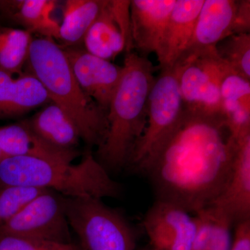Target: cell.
<instances>
[{"mask_svg": "<svg viewBox=\"0 0 250 250\" xmlns=\"http://www.w3.org/2000/svg\"><path fill=\"white\" fill-rule=\"evenodd\" d=\"M237 146L223 116L185 111L144 172L156 200L195 215L208 208L228 185Z\"/></svg>", "mask_w": 250, "mask_h": 250, "instance_id": "obj_1", "label": "cell"}, {"mask_svg": "<svg viewBox=\"0 0 250 250\" xmlns=\"http://www.w3.org/2000/svg\"><path fill=\"white\" fill-rule=\"evenodd\" d=\"M154 67L147 57L126 52L123 73L107 113L108 132L95 159L108 173L128 166L147 121Z\"/></svg>", "mask_w": 250, "mask_h": 250, "instance_id": "obj_2", "label": "cell"}, {"mask_svg": "<svg viewBox=\"0 0 250 250\" xmlns=\"http://www.w3.org/2000/svg\"><path fill=\"white\" fill-rule=\"evenodd\" d=\"M25 65L26 72L41 82L49 100L71 120L81 141L90 147H101L108 132V112L82 89L62 46L47 38L33 39Z\"/></svg>", "mask_w": 250, "mask_h": 250, "instance_id": "obj_3", "label": "cell"}, {"mask_svg": "<svg viewBox=\"0 0 250 250\" xmlns=\"http://www.w3.org/2000/svg\"><path fill=\"white\" fill-rule=\"evenodd\" d=\"M4 186L39 188L64 197L102 200L118 198L123 190L90 151L75 165L27 156L5 158L0 163V187Z\"/></svg>", "mask_w": 250, "mask_h": 250, "instance_id": "obj_4", "label": "cell"}, {"mask_svg": "<svg viewBox=\"0 0 250 250\" xmlns=\"http://www.w3.org/2000/svg\"><path fill=\"white\" fill-rule=\"evenodd\" d=\"M180 62L162 69L155 78L148 98L147 121L128 166L144 173L161 148L172 135L184 114L179 88Z\"/></svg>", "mask_w": 250, "mask_h": 250, "instance_id": "obj_5", "label": "cell"}, {"mask_svg": "<svg viewBox=\"0 0 250 250\" xmlns=\"http://www.w3.org/2000/svg\"><path fill=\"white\" fill-rule=\"evenodd\" d=\"M69 226L83 250H135L137 232L124 215L95 197L63 196Z\"/></svg>", "mask_w": 250, "mask_h": 250, "instance_id": "obj_6", "label": "cell"}, {"mask_svg": "<svg viewBox=\"0 0 250 250\" xmlns=\"http://www.w3.org/2000/svg\"><path fill=\"white\" fill-rule=\"evenodd\" d=\"M178 61L182 64L179 83L184 110L202 116H223L220 88L223 79L232 70L216 49Z\"/></svg>", "mask_w": 250, "mask_h": 250, "instance_id": "obj_7", "label": "cell"}, {"mask_svg": "<svg viewBox=\"0 0 250 250\" xmlns=\"http://www.w3.org/2000/svg\"><path fill=\"white\" fill-rule=\"evenodd\" d=\"M63 196L48 190L0 227V238L18 237L62 243H72Z\"/></svg>", "mask_w": 250, "mask_h": 250, "instance_id": "obj_8", "label": "cell"}, {"mask_svg": "<svg viewBox=\"0 0 250 250\" xmlns=\"http://www.w3.org/2000/svg\"><path fill=\"white\" fill-rule=\"evenodd\" d=\"M143 228L154 250H191L197 220L178 206L156 200L145 215Z\"/></svg>", "mask_w": 250, "mask_h": 250, "instance_id": "obj_9", "label": "cell"}, {"mask_svg": "<svg viewBox=\"0 0 250 250\" xmlns=\"http://www.w3.org/2000/svg\"><path fill=\"white\" fill-rule=\"evenodd\" d=\"M62 49L82 89L100 108L108 112L123 76V66L95 57L85 49Z\"/></svg>", "mask_w": 250, "mask_h": 250, "instance_id": "obj_10", "label": "cell"}, {"mask_svg": "<svg viewBox=\"0 0 250 250\" xmlns=\"http://www.w3.org/2000/svg\"><path fill=\"white\" fill-rule=\"evenodd\" d=\"M207 208L229 219L233 225L250 219V134L238 140L228 185Z\"/></svg>", "mask_w": 250, "mask_h": 250, "instance_id": "obj_11", "label": "cell"}, {"mask_svg": "<svg viewBox=\"0 0 250 250\" xmlns=\"http://www.w3.org/2000/svg\"><path fill=\"white\" fill-rule=\"evenodd\" d=\"M176 0H132L130 4L132 48L143 57L156 54Z\"/></svg>", "mask_w": 250, "mask_h": 250, "instance_id": "obj_12", "label": "cell"}, {"mask_svg": "<svg viewBox=\"0 0 250 250\" xmlns=\"http://www.w3.org/2000/svg\"><path fill=\"white\" fill-rule=\"evenodd\" d=\"M237 1L205 0L197 18L191 41L182 57H194L216 49L219 42L233 35Z\"/></svg>", "mask_w": 250, "mask_h": 250, "instance_id": "obj_13", "label": "cell"}, {"mask_svg": "<svg viewBox=\"0 0 250 250\" xmlns=\"http://www.w3.org/2000/svg\"><path fill=\"white\" fill-rule=\"evenodd\" d=\"M205 0H176L156 51L161 70L170 68L187 50Z\"/></svg>", "mask_w": 250, "mask_h": 250, "instance_id": "obj_14", "label": "cell"}, {"mask_svg": "<svg viewBox=\"0 0 250 250\" xmlns=\"http://www.w3.org/2000/svg\"><path fill=\"white\" fill-rule=\"evenodd\" d=\"M0 149L5 158L27 156L62 164H72L80 154L77 149L65 150L46 142L25 121L0 127Z\"/></svg>", "mask_w": 250, "mask_h": 250, "instance_id": "obj_15", "label": "cell"}, {"mask_svg": "<svg viewBox=\"0 0 250 250\" xmlns=\"http://www.w3.org/2000/svg\"><path fill=\"white\" fill-rule=\"evenodd\" d=\"M48 101L47 91L34 75L0 68V120L22 116Z\"/></svg>", "mask_w": 250, "mask_h": 250, "instance_id": "obj_16", "label": "cell"}, {"mask_svg": "<svg viewBox=\"0 0 250 250\" xmlns=\"http://www.w3.org/2000/svg\"><path fill=\"white\" fill-rule=\"evenodd\" d=\"M57 1L53 0L0 1V15L22 24L31 34L59 41L60 24L52 17Z\"/></svg>", "mask_w": 250, "mask_h": 250, "instance_id": "obj_17", "label": "cell"}, {"mask_svg": "<svg viewBox=\"0 0 250 250\" xmlns=\"http://www.w3.org/2000/svg\"><path fill=\"white\" fill-rule=\"evenodd\" d=\"M25 121L36 134L54 147L77 150L81 141L80 133L71 120L55 104H51Z\"/></svg>", "mask_w": 250, "mask_h": 250, "instance_id": "obj_18", "label": "cell"}, {"mask_svg": "<svg viewBox=\"0 0 250 250\" xmlns=\"http://www.w3.org/2000/svg\"><path fill=\"white\" fill-rule=\"evenodd\" d=\"M85 50L111 62L125 50L126 44L119 25L108 7V0L87 31L83 41Z\"/></svg>", "mask_w": 250, "mask_h": 250, "instance_id": "obj_19", "label": "cell"}, {"mask_svg": "<svg viewBox=\"0 0 250 250\" xmlns=\"http://www.w3.org/2000/svg\"><path fill=\"white\" fill-rule=\"evenodd\" d=\"M104 0H67L60 24L59 41L72 47L83 43L87 31L103 9Z\"/></svg>", "mask_w": 250, "mask_h": 250, "instance_id": "obj_20", "label": "cell"}, {"mask_svg": "<svg viewBox=\"0 0 250 250\" xmlns=\"http://www.w3.org/2000/svg\"><path fill=\"white\" fill-rule=\"evenodd\" d=\"M32 34L26 29L0 27V68L21 74L27 63Z\"/></svg>", "mask_w": 250, "mask_h": 250, "instance_id": "obj_21", "label": "cell"}, {"mask_svg": "<svg viewBox=\"0 0 250 250\" xmlns=\"http://www.w3.org/2000/svg\"><path fill=\"white\" fill-rule=\"evenodd\" d=\"M219 57L237 75L250 81V34H233L216 46Z\"/></svg>", "mask_w": 250, "mask_h": 250, "instance_id": "obj_22", "label": "cell"}, {"mask_svg": "<svg viewBox=\"0 0 250 250\" xmlns=\"http://www.w3.org/2000/svg\"><path fill=\"white\" fill-rule=\"evenodd\" d=\"M48 190H50L24 186L0 187V227L18 214L36 197Z\"/></svg>", "mask_w": 250, "mask_h": 250, "instance_id": "obj_23", "label": "cell"}, {"mask_svg": "<svg viewBox=\"0 0 250 250\" xmlns=\"http://www.w3.org/2000/svg\"><path fill=\"white\" fill-rule=\"evenodd\" d=\"M0 250H83L80 245L74 243L29 239L18 237L4 236L0 238Z\"/></svg>", "mask_w": 250, "mask_h": 250, "instance_id": "obj_24", "label": "cell"}, {"mask_svg": "<svg viewBox=\"0 0 250 250\" xmlns=\"http://www.w3.org/2000/svg\"><path fill=\"white\" fill-rule=\"evenodd\" d=\"M220 95L222 100H238L250 104V81L229 72L222 82Z\"/></svg>", "mask_w": 250, "mask_h": 250, "instance_id": "obj_25", "label": "cell"}, {"mask_svg": "<svg viewBox=\"0 0 250 250\" xmlns=\"http://www.w3.org/2000/svg\"><path fill=\"white\" fill-rule=\"evenodd\" d=\"M208 210L214 219V227L211 240L207 250H231L233 240L231 229L234 225L229 219Z\"/></svg>", "mask_w": 250, "mask_h": 250, "instance_id": "obj_26", "label": "cell"}, {"mask_svg": "<svg viewBox=\"0 0 250 250\" xmlns=\"http://www.w3.org/2000/svg\"><path fill=\"white\" fill-rule=\"evenodd\" d=\"M250 1L239 0L237 1V7L233 22V34H250Z\"/></svg>", "mask_w": 250, "mask_h": 250, "instance_id": "obj_27", "label": "cell"}, {"mask_svg": "<svg viewBox=\"0 0 250 250\" xmlns=\"http://www.w3.org/2000/svg\"><path fill=\"white\" fill-rule=\"evenodd\" d=\"M234 236L230 250H250V219L234 225Z\"/></svg>", "mask_w": 250, "mask_h": 250, "instance_id": "obj_28", "label": "cell"}, {"mask_svg": "<svg viewBox=\"0 0 250 250\" xmlns=\"http://www.w3.org/2000/svg\"><path fill=\"white\" fill-rule=\"evenodd\" d=\"M4 159L5 156L4 154H3L2 152H1V149H0V163H1L2 160H4Z\"/></svg>", "mask_w": 250, "mask_h": 250, "instance_id": "obj_29", "label": "cell"}, {"mask_svg": "<svg viewBox=\"0 0 250 250\" xmlns=\"http://www.w3.org/2000/svg\"><path fill=\"white\" fill-rule=\"evenodd\" d=\"M145 250H154L152 249V248H151V247H149V248H147V249H146Z\"/></svg>", "mask_w": 250, "mask_h": 250, "instance_id": "obj_30", "label": "cell"}]
</instances>
